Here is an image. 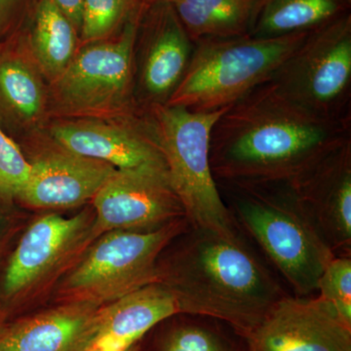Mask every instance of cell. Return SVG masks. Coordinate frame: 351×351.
Masks as SVG:
<instances>
[{
    "label": "cell",
    "mask_w": 351,
    "mask_h": 351,
    "mask_svg": "<svg viewBox=\"0 0 351 351\" xmlns=\"http://www.w3.org/2000/svg\"><path fill=\"white\" fill-rule=\"evenodd\" d=\"M351 138V122L316 117L271 82L219 115L210 135L217 182L288 184Z\"/></svg>",
    "instance_id": "obj_1"
},
{
    "label": "cell",
    "mask_w": 351,
    "mask_h": 351,
    "mask_svg": "<svg viewBox=\"0 0 351 351\" xmlns=\"http://www.w3.org/2000/svg\"><path fill=\"white\" fill-rule=\"evenodd\" d=\"M177 239L170 257L161 252L156 274L180 313L217 318L248 339L289 295L244 240L235 243L191 223Z\"/></svg>",
    "instance_id": "obj_2"
},
{
    "label": "cell",
    "mask_w": 351,
    "mask_h": 351,
    "mask_svg": "<svg viewBox=\"0 0 351 351\" xmlns=\"http://www.w3.org/2000/svg\"><path fill=\"white\" fill-rule=\"evenodd\" d=\"M239 230L255 240L297 297H311L331 249L286 184L217 182Z\"/></svg>",
    "instance_id": "obj_3"
},
{
    "label": "cell",
    "mask_w": 351,
    "mask_h": 351,
    "mask_svg": "<svg viewBox=\"0 0 351 351\" xmlns=\"http://www.w3.org/2000/svg\"><path fill=\"white\" fill-rule=\"evenodd\" d=\"M311 32L195 41L189 68L166 105L193 112L230 107L270 82Z\"/></svg>",
    "instance_id": "obj_4"
},
{
    "label": "cell",
    "mask_w": 351,
    "mask_h": 351,
    "mask_svg": "<svg viewBox=\"0 0 351 351\" xmlns=\"http://www.w3.org/2000/svg\"><path fill=\"white\" fill-rule=\"evenodd\" d=\"M226 108L193 112L176 106H154L145 108V119L191 226L237 243L243 241L241 230L221 197L209 159L212 128Z\"/></svg>",
    "instance_id": "obj_5"
},
{
    "label": "cell",
    "mask_w": 351,
    "mask_h": 351,
    "mask_svg": "<svg viewBox=\"0 0 351 351\" xmlns=\"http://www.w3.org/2000/svg\"><path fill=\"white\" fill-rule=\"evenodd\" d=\"M141 12L113 39L85 43L52 82L51 99L69 117H131L136 108L135 50Z\"/></svg>",
    "instance_id": "obj_6"
},
{
    "label": "cell",
    "mask_w": 351,
    "mask_h": 351,
    "mask_svg": "<svg viewBox=\"0 0 351 351\" xmlns=\"http://www.w3.org/2000/svg\"><path fill=\"white\" fill-rule=\"evenodd\" d=\"M316 117L351 122V15L314 29L270 80Z\"/></svg>",
    "instance_id": "obj_7"
},
{
    "label": "cell",
    "mask_w": 351,
    "mask_h": 351,
    "mask_svg": "<svg viewBox=\"0 0 351 351\" xmlns=\"http://www.w3.org/2000/svg\"><path fill=\"white\" fill-rule=\"evenodd\" d=\"M189 225L188 218L152 230L103 233L80 265L66 277L68 302L105 304L156 282V263L171 240Z\"/></svg>",
    "instance_id": "obj_8"
},
{
    "label": "cell",
    "mask_w": 351,
    "mask_h": 351,
    "mask_svg": "<svg viewBox=\"0 0 351 351\" xmlns=\"http://www.w3.org/2000/svg\"><path fill=\"white\" fill-rule=\"evenodd\" d=\"M92 232L152 230L186 218L166 165L117 169L94 196Z\"/></svg>",
    "instance_id": "obj_9"
},
{
    "label": "cell",
    "mask_w": 351,
    "mask_h": 351,
    "mask_svg": "<svg viewBox=\"0 0 351 351\" xmlns=\"http://www.w3.org/2000/svg\"><path fill=\"white\" fill-rule=\"evenodd\" d=\"M147 7L136 38L135 101L144 108L166 105L181 83L195 43L169 0Z\"/></svg>",
    "instance_id": "obj_10"
},
{
    "label": "cell",
    "mask_w": 351,
    "mask_h": 351,
    "mask_svg": "<svg viewBox=\"0 0 351 351\" xmlns=\"http://www.w3.org/2000/svg\"><path fill=\"white\" fill-rule=\"evenodd\" d=\"M286 186L335 257H351V138Z\"/></svg>",
    "instance_id": "obj_11"
},
{
    "label": "cell",
    "mask_w": 351,
    "mask_h": 351,
    "mask_svg": "<svg viewBox=\"0 0 351 351\" xmlns=\"http://www.w3.org/2000/svg\"><path fill=\"white\" fill-rule=\"evenodd\" d=\"M247 341L249 351H351V324L319 295H288Z\"/></svg>",
    "instance_id": "obj_12"
},
{
    "label": "cell",
    "mask_w": 351,
    "mask_h": 351,
    "mask_svg": "<svg viewBox=\"0 0 351 351\" xmlns=\"http://www.w3.org/2000/svg\"><path fill=\"white\" fill-rule=\"evenodd\" d=\"M29 163L31 176L18 199L38 209L75 207L92 200L117 170L61 147Z\"/></svg>",
    "instance_id": "obj_13"
},
{
    "label": "cell",
    "mask_w": 351,
    "mask_h": 351,
    "mask_svg": "<svg viewBox=\"0 0 351 351\" xmlns=\"http://www.w3.org/2000/svg\"><path fill=\"white\" fill-rule=\"evenodd\" d=\"M144 117V120L125 124L90 119L60 122L52 126L51 135L63 149L117 169L166 165Z\"/></svg>",
    "instance_id": "obj_14"
},
{
    "label": "cell",
    "mask_w": 351,
    "mask_h": 351,
    "mask_svg": "<svg viewBox=\"0 0 351 351\" xmlns=\"http://www.w3.org/2000/svg\"><path fill=\"white\" fill-rule=\"evenodd\" d=\"M90 221L87 213L71 218L48 214L34 221L7 265L4 294L11 297L36 285L80 242Z\"/></svg>",
    "instance_id": "obj_15"
},
{
    "label": "cell",
    "mask_w": 351,
    "mask_h": 351,
    "mask_svg": "<svg viewBox=\"0 0 351 351\" xmlns=\"http://www.w3.org/2000/svg\"><path fill=\"white\" fill-rule=\"evenodd\" d=\"M180 313L174 295L154 282L104 304L85 350L126 351L137 345L152 328Z\"/></svg>",
    "instance_id": "obj_16"
},
{
    "label": "cell",
    "mask_w": 351,
    "mask_h": 351,
    "mask_svg": "<svg viewBox=\"0 0 351 351\" xmlns=\"http://www.w3.org/2000/svg\"><path fill=\"white\" fill-rule=\"evenodd\" d=\"M104 304L66 302L17 321L0 332V351H83Z\"/></svg>",
    "instance_id": "obj_17"
},
{
    "label": "cell",
    "mask_w": 351,
    "mask_h": 351,
    "mask_svg": "<svg viewBox=\"0 0 351 351\" xmlns=\"http://www.w3.org/2000/svg\"><path fill=\"white\" fill-rule=\"evenodd\" d=\"M47 93L38 71L19 51L0 49V127L22 133L43 117Z\"/></svg>",
    "instance_id": "obj_18"
},
{
    "label": "cell",
    "mask_w": 351,
    "mask_h": 351,
    "mask_svg": "<svg viewBox=\"0 0 351 351\" xmlns=\"http://www.w3.org/2000/svg\"><path fill=\"white\" fill-rule=\"evenodd\" d=\"M189 36L205 38L249 36L262 0H169Z\"/></svg>",
    "instance_id": "obj_19"
},
{
    "label": "cell",
    "mask_w": 351,
    "mask_h": 351,
    "mask_svg": "<svg viewBox=\"0 0 351 351\" xmlns=\"http://www.w3.org/2000/svg\"><path fill=\"white\" fill-rule=\"evenodd\" d=\"M348 0H262L249 36L278 38L313 32L350 13Z\"/></svg>",
    "instance_id": "obj_20"
},
{
    "label": "cell",
    "mask_w": 351,
    "mask_h": 351,
    "mask_svg": "<svg viewBox=\"0 0 351 351\" xmlns=\"http://www.w3.org/2000/svg\"><path fill=\"white\" fill-rule=\"evenodd\" d=\"M157 325L154 351H249L245 337L210 316L178 313Z\"/></svg>",
    "instance_id": "obj_21"
},
{
    "label": "cell",
    "mask_w": 351,
    "mask_h": 351,
    "mask_svg": "<svg viewBox=\"0 0 351 351\" xmlns=\"http://www.w3.org/2000/svg\"><path fill=\"white\" fill-rule=\"evenodd\" d=\"M77 31L52 0H40L34 14L29 50L36 66L51 82L77 51Z\"/></svg>",
    "instance_id": "obj_22"
},
{
    "label": "cell",
    "mask_w": 351,
    "mask_h": 351,
    "mask_svg": "<svg viewBox=\"0 0 351 351\" xmlns=\"http://www.w3.org/2000/svg\"><path fill=\"white\" fill-rule=\"evenodd\" d=\"M140 0H83L80 36L83 43L103 40L125 25L138 10Z\"/></svg>",
    "instance_id": "obj_23"
},
{
    "label": "cell",
    "mask_w": 351,
    "mask_h": 351,
    "mask_svg": "<svg viewBox=\"0 0 351 351\" xmlns=\"http://www.w3.org/2000/svg\"><path fill=\"white\" fill-rule=\"evenodd\" d=\"M31 176V163L0 127V198L18 199Z\"/></svg>",
    "instance_id": "obj_24"
},
{
    "label": "cell",
    "mask_w": 351,
    "mask_h": 351,
    "mask_svg": "<svg viewBox=\"0 0 351 351\" xmlns=\"http://www.w3.org/2000/svg\"><path fill=\"white\" fill-rule=\"evenodd\" d=\"M317 292L351 324V257H335L328 263L318 281Z\"/></svg>",
    "instance_id": "obj_25"
},
{
    "label": "cell",
    "mask_w": 351,
    "mask_h": 351,
    "mask_svg": "<svg viewBox=\"0 0 351 351\" xmlns=\"http://www.w3.org/2000/svg\"><path fill=\"white\" fill-rule=\"evenodd\" d=\"M52 1L71 21L76 31L80 32L82 25L83 0H52Z\"/></svg>",
    "instance_id": "obj_26"
},
{
    "label": "cell",
    "mask_w": 351,
    "mask_h": 351,
    "mask_svg": "<svg viewBox=\"0 0 351 351\" xmlns=\"http://www.w3.org/2000/svg\"><path fill=\"white\" fill-rule=\"evenodd\" d=\"M21 2L22 0H0V38L10 29Z\"/></svg>",
    "instance_id": "obj_27"
},
{
    "label": "cell",
    "mask_w": 351,
    "mask_h": 351,
    "mask_svg": "<svg viewBox=\"0 0 351 351\" xmlns=\"http://www.w3.org/2000/svg\"><path fill=\"white\" fill-rule=\"evenodd\" d=\"M83 351H103L101 350H99V348H88L86 350H84ZM126 351H143V346H142V341H140V343H137V345L134 346L133 348H129L128 350Z\"/></svg>",
    "instance_id": "obj_28"
},
{
    "label": "cell",
    "mask_w": 351,
    "mask_h": 351,
    "mask_svg": "<svg viewBox=\"0 0 351 351\" xmlns=\"http://www.w3.org/2000/svg\"><path fill=\"white\" fill-rule=\"evenodd\" d=\"M159 1H164V0H140L141 4L144 6L152 5V4Z\"/></svg>",
    "instance_id": "obj_29"
},
{
    "label": "cell",
    "mask_w": 351,
    "mask_h": 351,
    "mask_svg": "<svg viewBox=\"0 0 351 351\" xmlns=\"http://www.w3.org/2000/svg\"><path fill=\"white\" fill-rule=\"evenodd\" d=\"M0 49H1V46H0Z\"/></svg>",
    "instance_id": "obj_30"
},
{
    "label": "cell",
    "mask_w": 351,
    "mask_h": 351,
    "mask_svg": "<svg viewBox=\"0 0 351 351\" xmlns=\"http://www.w3.org/2000/svg\"><path fill=\"white\" fill-rule=\"evenodd\" d=\"M348 1H350V2H351V0H348Z\"/></svg>",
    "instance_id": "obj_31"
}]
</instances>
